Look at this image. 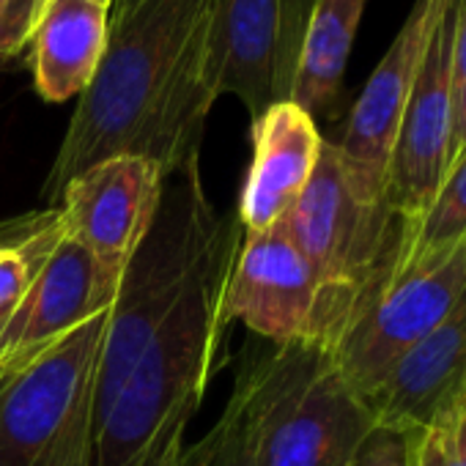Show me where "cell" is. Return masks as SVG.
I'll return each instance as SVG.
<instances>
[{
    "label": "cell",
    "instance_id": "6da1fadb",
    "mask_svg": "<svg viewBox=\"0 0 466 466\" xmlns=\"http://www.w3.org/2000/svg\"><path fill=\"white\" fill-rule=\"evenodd\" d=\"M214 0H140L110 17V39L96 77L80 94L45 200L91 165L135 154L165 176L200 159L203 129L219 96L211 53Z\"/></svg>",
    "mask_w": 466,
    "mask_h": 466
},
{
    "label": "cell",
    "instance_id": "7a4b0ae2",
    "mask_svg": "<svg viewBox=\"0 0 466 466\" xmlns=\"http://www.w3.org/2000/svg\"><path fill=\"white\" fill-rule=\"evenodd\" d=\"M242 237L245 228L237 211L222 214L189 289L157 329L96 428L91 466H151L176 436H184L228 340L225 289Z\"/></svg>",
    "mask_w": 466,
    "mask_h": 466
},
{
    "label": "cell",
    "instance_id": "3957f363",
    "mask_svg": "<svg viewBox=\"0 0 466 466\" xmlns=\"http://www.w3.org/2000/svg\"><path fill=\"white\" fill-rule=\"evenodd\" d=\"M233 390L248 420V466H351L376 420L368 400L313 343L242 357Z\"/></svg>",
    "mask_w": 466,
    "mask_h": 466
},
{
    "label": "cell",
    "instance_id": "277c9868",
    "mask_svg": "<svg viewBox=\"0 0 466 466\" xmlns=\"http://www.w3.org/2000/svg\"><path fill=\"white\" fill-rule=\"evenodd\" d=\"M219 219L203 189L200 159L165 178L157 217L129 258L107 310L94 392V433L129 370L189 289L217 237Z\"/></svg>",
    "mask_w": 466,
    "mask_h": 466
},
{
    "label": "cell",
    "instance_id": "5b68a950",
    "mask_svg": "<svg viewBox=\"0 0 466 466\" xmlns=\"http://www.w3.org/2000/svg\"><path fill=\"white\" fill-rule=\"evenodd\" d=\"M278 225L319 280L313 346L332 351L360 299L395 261L403 219L387 203H360L349 189L335 143L324 140L308 187Z\"/></svg>",
    "mask_w": 466,
    "mask_h": 466
},
{
    "label": "cell",
    "instance_id": "8992f818",
    "mask_svg": "<svg viewBox=\"0 0 466 466\" xmlns=\"http://www.w3.org/2000/svg\"><path fill=\"white\" fill-rule=\"evenodd\" d=\"M107 310L0 381V466H91Z\"/></svg>",
    "mask_w": 466,
    "mask_h": 466
},
{
    "label": "cell",
    "instance_id": "52a82bcc",
    "mask_svg": "<svg viewBox=\"0 0 466 466\" xmlns=\"http://www.w3.org/2000/svg\"><path fill=\"white\" fill-rule=\"evenodd\" d=\"M0 248L28 267V289L0 332V368L23 365L113 305L121 275L75 239L58 206L0 222Z\"/></svg>",
    "mask_w": 466,
    "mask_h": 466
},
{
    "label": "cell",
    "instance_id": "ba28073f",
    "mask_svg": "<svg viewBox=\"0 0 466 466\" xmlns=\"http://www.w3.org/2000/svg\"><path fill=\"white\" fill-rule=\"evenodd\" d=\"M463 294L466 239L417 267H390L384 280L357 305L329 357L349 384L368 398L400 354L441 324Z\"/></svg>",
    "mask_w": 466,
    "mask_h": 466
},
{
    "label": "cell",
    "instance_id": "9c48e42d",
    "mask_svg": "<svg viewBox=\"0 0 466 466\" xmlns=\"http://www.w3.org/2000/svg\"><path fill=\"white\" fill-rule=\"evenodd\" d=\"M316 0H214L211 53L219 96H237L250 124L291 102Z\"/></svg>",
    "mask_w": 466,
    "mask_h": 466
},
{
    "label": "cell",
    "instance_id": "30bf717a",
    "mask_svg": "<svg viewBox=\"0 0 466 466\" xmlns=\"http://www.w3.org/2000/svg\"><path fill=\"white\" fill-rule=\"evenodd\" d=\"M455 9L458 0H439L395 137L384 203L400 219L425 211L450 170V58Z\"/></svg>",
    "mask_w": 466,
    "mask_h": 466
},
{
    "label": "cell",
    "instance_id": "8fae6325",
    "mask_svg": "<svg viewBox=\"0 0 466 466\" xmlns=\"http://www.w3.org/2000/svg\"><path fill=\"white\" fill-rule=\"evenodd\" d=\"M321 289L280 225L242 237L225 289L228 321L272 346L313 343Z\"/></svg>",
    "mask_w": 466,
    "mask_h": 466
},
{
    "label": "cell",
    "instance_id": "7c38bea8",
    "mask_svg": "<svg viewBox=\"0 0 466 466\" xmlns=\"http://www.w3.org/2000/svg\"><path fill=\"white\" fill-rule=\"evenodd\" d=\"M439 9V0H417L409 20L373 69L354 102L343 137L335 143L349 189L360 203H384L387 170L409 102V91Z\"/></svg>",
    "mask_w": 466,
    "mask_h": 466
},
{
    "label": "cell",
    "instance_id": "4fadbf2b",
    "mask_svg": "<svg viewBox=\"0 0 466 466\" xmlns=\"http://www.w3.org/2000/svg\"><path fill=\"white\" fill-rule=\"evenodd\" d=\"M165 178L154 159L121 154L77 173L56 206L75 239L105 267L124 275L157 217Z\"/></svg>",
    "mask_w": 466,
    "mask_h": 466
},
{
    "label": "cell",
    "instance_id": "5bb4252c",
    "mask_svg": "<svg viewBox=\"0 0 466 466\" xmlns=\"http://www.w3.org/2000/svg\"><path fill=\"white\" fill-rule=\"evenodd\" d=\"M466 390V294L365 398L376 425L422 431Z\"/></svg>",
    "mask_w": 466,
    "mask_h": 466
},
{
    "label": "cell",
    "instance_id": "9a60e30c",
    "mask_svg": "<svg viewBox=\"0 0 466 466\" xmlns=\"http://www.w3.org/2000/svg\"><path fill=\"white\" fill-rule=\"evenodd\" d=\"M253 129V162L237 217L248 233L278 225L308 187L321 154L319 124L294 102L269 107Z\"/></svg>",
    "mask_w": 466,
    "mask_h": 466
},
{
    "label": "cell",
    "instance_id": "2e32d148",
    "mask_svg": "<svg viewBox=\"0 0 466 466\" xmlns=\"http://www.w3.org/2000/svg\"><path fill=\"white\" fill-rule=\"evenodd\" d=\"M110 39V9L91 0H45L31 36V72L50 105L80 99L99 72Z\"/></svg>",
    "mask_w": 466,
    "mask_h": 466
},
{
    "label": "cell",
    "instance_id": "e0dca14e",
    "mask_svg": "<svg viewBox=\"0 0 466 466\" xmlns=\"http://www.w3.org/2000/svg\"><path fill=\"white\" fill-rule=\"evenodd\" d=\"M362 9L365 0H316L291 94V102L316 124L338 110Z\"/></svg>",
    "mask_w": 466,
    "mask_h": 466
},
{
    "label": "cell",
    "instance_id": "ac0fdd59",
    "mask_svg": "<svg viewBox=\"0 0 466 466\" xmlns=\"http://www.w3.org/2000/svg\"><path fill=\"white\" fill-rule=\"evenodd\" d=\"M466 239V151L450 165L433 200L403 219L392 269H409Z\"/></svg>",
    "mask_w": 466,
    "mask_h": 466
},
{
    "label": "cell",
    "instance_id": "d6986e66",
    "mask_svg": "<svg viewBox=\"0 0 466 466\" xmlns=\"http://www.w3.org/2000/svg\"><path fill=\"white\" fill-rule=\"evenodd\" d=\"M206 433H208L206 466H248V420H245L242 395L237 390H230L228 406Z\"/></svg>",
    "mask_w": 466,
    "mask_h": 466
},
{
    "label": "cell",
    "instance_id": "ffe728a7",
    "mask_svg": "<svg viewBox=\"0 0 466 466\" xmlns=\"http://www.w3.org/2000/svg\"><path fill=\"white\" fill-rule=\"evenodd\" d=\"M463 151H466V0H458L452 58H450V165Z\"/></svg>",
    "mask_w": 466,
    "mask_h": 466
},
{
    "label": "cell",
    "instance_id": "44dd1931",
    "mask_svg": "<svg viewBox=\"0 0 466 466\" xmlns=\"http://www.w3.org/2000/svg\"><path fill=\"white\" fill-rule=\"evenodd\" d=\"M45 0H0V72L20 66Z\"/></svg>",
    "mask_w": 466,
    "mask_h": 466
},
{
    "label": "cell",
    "instance_id": "7402d4cb",
    "mask_svg": "<svg viewBox=\"0 0 466 466\" xmlns=\"http://www.w3.org/2000/svg\"><path fill=\"white\" fill-rule=\"evenodd\" d=\"M411 439L414 431L373 425V431L360 444L351 466H411Z\"/></svg>",
    "mask_w": 466,
    "mask_h": 466
},
{
    "label": "cell",
    "instance_id": "603a6c76",
    "mask_svg": "<svg viewBox=\"0 0 466 466\" xmlns=\"http://www.w3.org/2000/svg\"><path fill=\"white\" fill-rule=\"evenodd\" d=\"M28 289V267L15 250L0 248V313H15Z\"/></svg>",
    "mask_w": 466,
    "mask_h": 466
},
{
    "label": "cell",
    "instance_id": "cb8c5ba5",
    "mask_svg": "<svg viewBox=\"0 0 466 466\" xmlns=\"http://www.w3.org/2000/svg\"><path fill=\"white\" fill-rule=\"evenodd\" d=\"M447 441L450 466H466V390L452 400L447 411L433 420Z\"/></svg>",
    "mask_w": 466,
    "mask_h": 466
},
{
    "label": "cell",
    "instance_id": "d4e9b609",
    "mask_svg": "<svg viewBox=\"0 0 466 466\" xmlns=\"http://www.w3.org/2000/svg\"><path fill=\"white\" fill-rule=\"evenodd\" d=\"M206 458H208V433L195 444H184V436H176L151 461V466H206Z\"/></svg>",
    "mask_w": 466,
    "mask_h": 466
},
{
    "label": "cell",
    "instance_id": "484cf974",
    "mask_svg": "<svg viewBox=\"0 0 466 466\" xmlns=\"http://www.w3.org/2000/svg\"><path fill=\"white\" fill-rule=\"evenodd\" d=\"M140 0H116L113 4V9H110V17H118V15H124V12H129L132 6H137Z\"/></svg>",
    "mask_w": 466,
    "mask_h": 466
},
{
    "label": "cell",
    "instance_id": "4316f807",
    "mask_svg": "<svg viewBox=\"0 0 466 466\" xmlns=\"http://www.w3.org/2000/svg\"><path fill=\"white\" fill-rule=\"evenodd\" d=\"M15 368H17V365H4V368H0V381H4V379H6V376L15 370Z\"/></svg>",
    "mask_w": 466,
    "mask_h": 466
},
{
    "label": "cell",
    "instance_id": "83f0119b",
    "mask_svg": "<svg viewBox=\"0 0 466 466\" xmlns=\"http://www.w3.org/2000/svg\"><path fill=\"white\" fill-rule=\"evenodd\" d=\"M91 4H99V6H107V9H113L116 0H91Z\"/></svg>",
    "mask_w": 466,
    "mask_h": 466
},
{
    "label": "cell",
    "instance_id": "f1b7e54d",
    "mask_svg": "<svg viewBox=\"0 0 466 466\" xmlns=\"http://www.w3.org/2000/svg\"><path fill=\"white\" fill-rule=\"evenodd\" d=\"M6 321H9V313H0V332H4Z\"/></svg>",
    "mask_w": 466,
    "mask_h": 466
},
{
    "label": "cell",
    "instance_id": "f546056e",
    "mask_svg": "<svg viewBox=\"0 0 466 466\" xmlns=\"http://www.w3.org/2000/svg\"><path fill=\"white\" fill-rule=\"evenodd\" d=\"M411 466H414V463H411Z\"/></svg>",
    "mask_w": 466,
    "mask_h": 466
}]
</instances>
